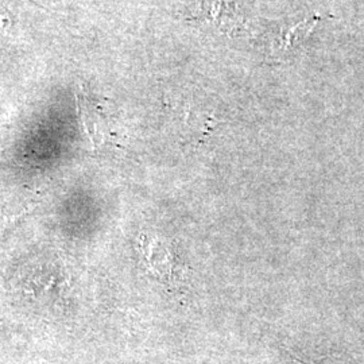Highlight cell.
I'll return each instance as SVG.
<instances>
[{"instance_id":"6da1fadb","label":"cell","mask_w":364,"mask_h":364,"mask_svg":"<svg viewBox=\"0 0 364 364\" xmlns=\"http://www.w3.org/2000/svg\"><path fill=\"white\" fill-rule=\"evenodd\" d=\"M196 23L235 37L246 30V19L237 4L228 0H197L189 10Z\"/></svg>"},{"instance_id":"7a4b0ae2","label":"cell","mask_w":364,"mask_h":364,"mask_svg":"<svg viewBox=\"0 0 364 364\" xmlns=\"http://www.w3.org/2000/svg\"><path fill=\"white\" fill-rule=\"evenodd\" d=\"M317 23V18H309L301 21L296 25L281 28L272 42L274 52L287 53L299 46L305 39L309 37L313 28Z\"/></svg>"}]
</instances>
